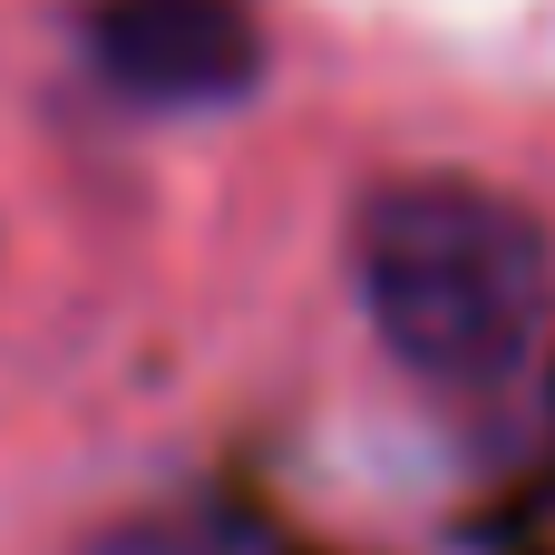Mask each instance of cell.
I'll use <instances>...</instances> for the list:
<instances>
[{"instance_id":"cell-1","label":"cell","mask_w":555,"mask_h":555,"mask_svg":"<svg viewBox=\"0 0 555 555\" xmlns=\"http://www.w3.org/2000/svg\"><path fill=\"white\" fill-rule=\"evenodd\" d=\"M361 312L429 390H498L546 332V234L478 176H400L361 205Z\"/></svg>"},{"instance_id":"cell-2","label":"cell","mask_w":555,"mask_h":555,"mask_svg":"<svg viewBox=\"0 0 555 555\" xmlns=\"http://www.w3.org/2000/svg\"><path fill=\"white\" fill-rule=\"evenodd\" d=\"M88 68L146 117H205L263 88V20L244 0H98Z\"/></svg>"}]
</instances>
